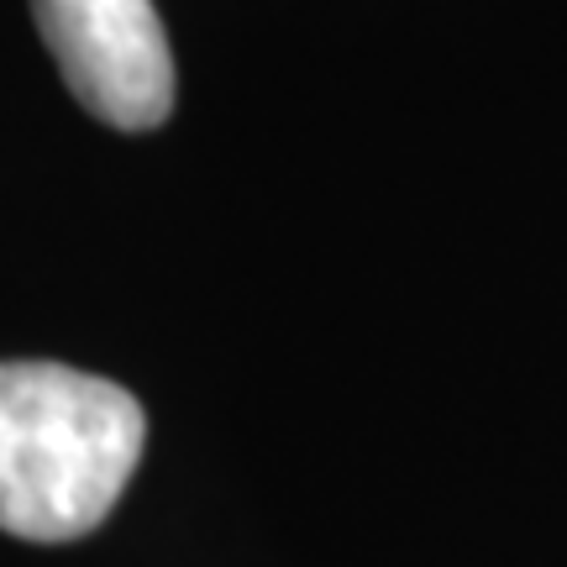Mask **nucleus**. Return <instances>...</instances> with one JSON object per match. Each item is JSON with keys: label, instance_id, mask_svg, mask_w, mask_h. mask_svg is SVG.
Masks as SVG:
<instances>
[{"label": "nucleus", "instance_id": "f257e3e1", "mask_svg": "<svg viewBox=\"0 0 567 567\" xmlns=\"http://www.w3.org/2000/svg\"><path fill=\"white\" fill-rule=\"evenodd\" d=\"M142 405L63 363H0V530L80 542L142 463Z\"/></svg>", "mask_w": 567, "mask_h": 567}, {"label": "nucleus", "instance_id": "f03ea898", "mask_svg": "<svg viewBox=\"0 0 567 567\" xmlns=\"http://www.w3.org/2000/svg\"><path fill=\"white\" fill-rule=\"evenodd\" d=\"M38 32L74 101L122 132H153L174 111V53L153 0H32Z\"/></svg>", "mask_w": 567, "mask_h": 567}]
</instances>
